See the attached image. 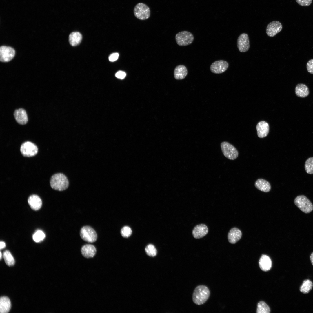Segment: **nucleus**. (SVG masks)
Segmentation results:
<instances>
[{
    "label": "nucleus",
    "instance_id": "obj_1",
    "mask_svg": "<svg viewBox=\"0 0 313 313\" xmlns=\"http://www.w3.org/2000/svg\"><path fill=\"white\" fill-rule=\"evenodd\" d=\"M210 292L208 287L204 285H199L194 289L192 294L193 302L198 305L204 303L208 299Z\"/></svg>",
    "mask_w": 313,
    "mask_h": 313
},
{
    "label": "nucleus",
    "instance_id": "obj_2",
    "mask_svg": "<svg viewBox=\"0 0 313 313\" xmlns=\"http://www.w3.org/2000/svg\"><path fill=\"white\" fill-rule=\"evenodd\" d=\"M51 187L53 189L62 191L67 189L69 184L68 180L63 174L59 173L53 175L50 180Z\"/></svg>",
    "mask_w": 313,
    "mask_h": 313
},
{
    "label": "nucleus",
    "instance_id": "obj_3",
    "mask_svg": "<svg viewBox=\"0 0 313 313\" xmlns=\"http://www.w3.org/2000/svg\"><path fill=\"white\" fill-rule=\"evenodd\" d=\"M294 203L301 210L305 213H309L313 210V205L312 203L304 195L297 196L295 199Z\"/></svg>",
    "mask_w": 313,
    "mask_h": 313
},
{
    "label": "nucleus",
    "instance_id": "obj_4",
    "mask_svg": "<svg viewBox=\"0 0 313 313\" xmlns=\"http://www.w3.org/2000/svg\"><path fill=\"white\" fill-rule=\"evenodd\" d=\"M134 13L135 17L141 20L148 19L150 15L149 7L146 4L140 3L137 4L134 9Z\"/></svg>",
    "mask_w": 313,
    "mask_h": 313
},
{
    "label": "nucleus",
    "instance_id": "obj_5",
    "mask_svg": "<svg viewBox=\"0 0 313 313\" xmlns=\"http://www.w3.org/2000/svg\"><path fill=\"white\" fill-rule=\"evenodd\" d=\"M194 37L193 34L186 31L180 32L175 36V39L177 44L180 46H185L191 44Z\"/></svg>",
    "mask_w": 313,
    "mask_h": 313
},
{
    "label": "nucleus",
    "instance_id": "obj_6",
    "mask_svg": "<svg viewBox=\"0 0 313 313\" xmlns=\"http://www.w3.org/2000/svg\"><path fill=\"white\" fill-rule=\"evenodd\" d=\"M222 152L224 155L227 158L234 160L238 156V152L236 148L228 142L224 141L221 144Z\"/></svg>",
    "mask_w": 313,
    "mask_h": 313
},
{
    "label": "nucleus",
    "instance_id": "obj_7",
    "mask_svg": "<svg viewBox=\"0 0 313 313\" xmlns=\"http://www.w3.org/2000/svg\"><path fill=\"white\" fill-rule=\"evenodd\" d=\"M80 234L81 237L83 240L89 243L94 242L97 239V235L95 231L89 226L83 227L81 229Z\"/></svg>",
    "mask_w": 313,
    "mask_h": 313
},
{
    "label": "nucleus",
    "instance_id": "obj_8",
    "mask_svg": "<svg viewBox=\"0 0 313 313\" xmlns=\"http://www.w3.org/2000/svg\"><path fill=\"white\" fill-rule=\"evenodd\" d=\"M38 148L33 143L26 141L23 143L20 147V151L23 156L31 157L36 155L38 152Z\"/></svg>",
    "mask_w": 313,
    "mask_h": 313
},
{
    "label": "nucleus",
    "instance_id": "obj_9",
    "mask_svg": "<svg viewBox=\"0 0 313 313\" xmlns=\"http://www.w3.org/2000/svg\"><path fill=\"white\" fill-rule=\"evenodd\" d=\"M15 51L12 47L2 46L0 48V60L2 62H8L13 59Z\"/></svg>",
    "mask_w": 313,
    "mask_h": 313
},
{
    "label": "nucleus",
    "instance_id": "obj_10",
    "mask_svg": "<svg viewBox=\"0 0 313 313\" xmlns=\"http://www.w3.org/2000/svg\"><path fill=\"white\" fill-rule=\"evenodd\" d=\"M229 66L228 63L226 61L219 60L216 61L210 65V69L213 73L219 74L225 72Z\"/></svg>",
    "mask_w": 313,
    "mask_h": 313
},
{
    "label": "nucleus",
    "instance_id": "obj_11",
    "mask_svg": "<svg viewBox=\"0 0 313 313\" xmlns=\"http://www.w3.org/2000/svg\"><path fill=\"white\" fill-rule=\"evenodd\" d=\"M237 46L239 51L241 52H247L250 47V41L248 34L245 33L241 34L237 39Z\"/></svg>",
    "mask_w": 313,
    "mask_h": 313
},
{
    "label": "nucleus",
    "instance_id": "obj_12",
    "mask_svg": "<svg viewBox=\"0 0 313 313\" xmlns=\"http://www.w3.org/2000/svg\"><path fill=\"white\" fill-rule=\"evenodd\" d=\"M282 25L280 22L274 21L269 23L266 28V33L270 37H273L281 31Z\"/></svg>",
    "mask_w": 313,
    "mask_h": 313
},
{
    "label": "nucleus",
    "instance_id": "obj_13",
    "mask_svg": "<svg viewBox=\"0 0 313 313\" xmlns=\"http://www.w3.org/2000/svg\"><path fill=\"white\" fill-rule=\"evenodd\" d=\"M208 231V228L207 226L205 224H201L197 225L194 227L192 233L194 238L198 239L205 236Z\"/></svg>",
    "mask_w": 313,
    "mask_h": 313
},
{
    "label": "nucleus",
    "instance_id": "obj_14",
    "mask_svg": "<svg viewBox=\"0 0 313 313\" xmlns=\"http://www.w3.org/2000/svg\"><path fill=\"white\" fill-rule=\"evenodd\" d=\"M242 233L241 231L236 228H231L228 235V241L231 244H235L241 239Z\"/></svg>",
    "mask_w": 313,
    "mask_h": 313
},
{
    "label": "nucleus",
    "instance_id": "obj_15",
    "mask_svg": "<svg viewBox=\"0 0 313 313\" xmlns=\"http://www.w3.org/2000/svg\"><path fill=\"white\" fill-rule=\"evenodd\" d=\"M256 128L258 136L259 138H263L267 135L269 127L267 122L264 121L259 122L256 126Z\"/></svg>",
    "mask_w": 313,
    "mask_h": 313
},
{
    "label": "nucleus",
    "instance_id": "obj_16",
    "mask_svg": "<svg viewBox=\"0 0 313 313\" xmlns=\"http://www.w3.org/2000/svg\"><path fill=\"white\" fill-rule=\"evenodd\" d=\"M96 252V248L91 244L85 245H83L81 249L82 254L84 257L87 258L93 257L95 255Z\"/></svg>",
    "mask_w": 313,
    "mask_h": 313
},
{
    "label": "nucleus",
    "instance_id": "obj_17",
    "mask_svg": "<svg viewBox=\"0 0 313 313\" xmlns=\"http://www.w3.org/2000/svg\"><path fill=\"white\" fill-rule=\"evenodd\" d=\"M16 121L19 124L24 125L28 121L27 115L26 111L23 109L20 108L16 110L14 114Z\"/></svg>",
    "mask_w": 313,
    "mask_h": 313
},
{
    "label": "nucleus",
    "instance_id": "obj_18",
    "mask_svg": "<svg viewBox=\"0 0 313 313\" xmlns=\"http://www.w3.org/2000/svg\"><path fill=\"white\" fill-rule=\"evenodd\" d=\"M28 202L31 208L34 210H37L41 207L42 202L38 196L32 195L28 198Z\"/></svg>",
    "mask_w": 313,
    "mask_h": 313
},
{
    "label": "nucleus",
    "instance_id": "obj_19",
    "mask_svg": "<svg viewBox=\"0 0 313 313\" xmlns=\"http://www.w3.org/2000/svg\"><path fill=\"white\" fill-rule=\"evenodd\" d=\"M188 71L186 67L183 65H179L174 69V78L176 80H182L187 76Z\"/></svg>",
    "mask_w": 313,
    "mask_h": 313
},
{
    "label": "nucleus",
    "instance_id": "obj_20",
    "mask_svg": "<svg viewBox=\"0 0 313 313\" xmlns=\"http://www.w3.org/2000/svg\"><path fill=\"white\" fill-rule=\"evenodd\" d=\"M260 267L263 271H267L269 270L272 267V261L269 256L262 255L259 262Z\"/></svg>",
    "mask_w": 313,
    "mask_h": 313
},
{
    "label": "nucleus",
    "instance_id": "obj_21",
    "mask_svg": "<svg viewBox=\"0 0 313 313\" xmlns=\"http://www.w3.org/2000/svg\"><path fill=\"white\" fill-rule=\"evenodd\" d=\"M295 91L296 95L301 98L305 97L309 94L308 88L303 83L298 84L295 87Z\"/></svg>",
    "mask_w": 313,
    "mask_h": 313
},
{
    "label": "nucleus",
    "instance_id": "obj_22",
    "mask_svg": "<svg viewBox=\"0 0 313 313\" xmlns=\"http://www.w3.org/2000/svg\"><path fill=\"white\" fill-rule=\"evenodd\" d=\"M255 186L258 189L265 192H269L271 188L270 183L266 180L262 179H259L256 181Z\"/></svg>",
    "mask_w": 313,
    "mask_h": 313
},
{
    "label": "nucleus",
    "instance_id": "obj_23",
    "mask_svg": "<svg viewBox=\"0 0 313 313\" xmlns=\"http://www.w3.org/2000/svg\"><path fill=\"white\" fill-rule=\"evenodd\" d=\"M11 307L9 299L6 296L1 297L0 299V312L1 313H7L9 312Z\"/></svg>",
    "mask_w": 313,
    "mask_h": 313
},
{
    "label": "nucleus",
    "instance_id": "obj_24",
    "mask_svg": "<svg viewBox=\"0 0 313 313\" xmlns=\"http://www.w3.org/2000/svg\"><path fill=\"white\" fill-rule=\"evenodd\" d=\"M82 39L81 34L78 32H72L69 37V41L70 44L73 46L79 44Z\"/></svg>",
    "mask_w": 313,
    "mask_h": 313
},
{
    "label": "nucleus",
    "instance_id": "obj_25",
    "mask_svg": "<svg viewBox=\"0 0 313 313\" xmlns=\"http://www.w3.org/2000/svg\"><path fill=\"white\" fill-rule=\"evenodd\" d=\"M313 286L312 282L308 279L304 280L300 288V291L304 294L309 293L312 289Z\"/></svg>",
    "mask_w": 313,
    "mask_h": 313
},
{
    "label": "nucleus",
    "instance_id": "obj_26",
    "mask_svg": "<svg viewBox=\"0 0 313 313\" xmlns=\"http://www.w3.org/2000/svg\"><path fill=\"white\" fill-rule=\"evenodd\" d=\"M3 257L6 264L9 266L13 265L15 263V260L11 253L8 250L4 252Z\"/></svg>",
    "mask_w": 313,
    "mask_h": 313
},
{
    "label": "nucleus",
    "instance_id": "obj_27",
    "mask_svg": "<svg viewBox=\"0 0 313 313\" xmlns=\"http://www.w3.org/2000/svg\"><path fill=\"white\" fill-rule=\"evenodd\" d=\"M270 309L266 303L263 301L259 302L257 305L256 312L258 313H269Z\"/></svg>",
    "mask_w": 313,
    "mask_h": 313
},
{
    "label": "nucleus",
    "instance_id": "obj_28",
    "mask_svg": "<svg viewBox=\"0 0 313 313\" xmlns=\"http://www.w3.org/2000/svg\"><path fill=\"white\" fill-rule=\"evenodd\" d=\"M305 168L307 173L313 174V157H310L306 160L305 165Z\"/></svg>",
    "mask_w": 313,
    "mask_h": 313
},
{
    "label": "nucleus",
    "instance_id": "obj_29",
    "mask_svg": "<svg viewBox=\"0 0 313 313\" xmlns=\"http://www.w3.org/2000/svg\"><path fill=\"white\" fill-rule=\"evenodd\" d=\"M145 250L146 254L150 256H154L156 255L157 253L156 248L152 244L148 245L145 248Z\"/></svg>",
    "mask_w": 313,
    "mask_h": 313
},
{
    "label": "nucleus",
    "instance_id": "obj_30",
    "mask_svg": "<svg viewBox=\"0 0 313 313\" xmlns=\"http://www.w3.org/2000/svg\"><path fill=\"white\" fill-rule=\"evenodd\" d=\"M45 237V234L42 231L38 230L34 234L33 239L35 242H39L42 241Z\"/></svg>",
    "mask_w": 313,
    "mask_h": 313
},
{
    "label": "nucleus",
    "instance_id": "obj_31",
    "mask_svg": "<svg viewBox=\"0 0 313 313\" xmlns=\"http://www.w3.org/2000/svg\"><path fill=\"white\" fill-rule=\"evenodd\" d=\"M121 233L123 237L128 238L131 234L132 231L130 227L128 226H125L121 229Z\"/></svg>",
    "mask_w": 313,
    "mask_h": 313
},
{
    "label": "nucleus",
    "instance_id": "obj_32",
    "mask_svg": "<svg viewBox=\"0 0 313 313\" xmlns=\"http://www.w3.org/2000/svg\"><path fill=\"white\" fill-rule=\"evenodd\" d=\"M299 5L304 6H308L312 3V0H296Z\"/></svg>",
    "mask_w": 313,
    "mask_h": 313
},
{
    "label": "nucleus",
    "instance_id": "obj_33",
    "mask_svg": "<svg viewBox=\"0 0 313 313\" xmlns=\"http://www.w3.org/2000/svg\"><path fill=\"white\" fill-rule=\"evenodd\" d=\"M307 71L311 74H313V59L310 60L306 64Z\"/></svg>",
    "mask_w": 313,
    "mask_h": 313
},
{
    "label": "nucleus",
    "instance_id": "obj_34",
    "mask_svg": "<svg viewBox=\"0 0 313 313\" xmlns=\"http://www.w3.org/2000/svg\"><path fill=\"white\" fill-rule=\"evenodd\" d=\"M119 54L117 53H113L110 54L109 57L110 61L113 62L116 61L118 59Z\"/></svg>",
    "mask_w": 313,
    "mask_h": 313
},
{
    "label": "nucleus",
    "instance_id": "obj_35",
    "mask_svg": "<svg viewBox=\"0 0 313 313\" xmlns=\"http://www.w3.org/2000/svg\"><path fill=\"white\" fill-rule=\"evenodd\" d=\"M115 76L118 78L123 79L126 76V73L122 71H119L115 74Z\"/></svg>",
    "mask_w": 313,
    "mask_h": 313
},
{
    "label": "nucleus",
    "instance_id": "obj_36",
    "mask_svg": "<svg viewBox=\"0 0 313 313\" xmlns=\"http://www.w3.org/2000/svg\"><path fill=\"white\" fill-rule=\"evenodd\" d=\"M0 249H2L3 248L5 247L6 245L5 243L1 241L0 242Z\"/></svg>",
    "mask_w": 313,
    "mask_h": 313
},
{
    "label": "nucleus",
    "instance_id": "obj_37",
    "mask_svg": "<svg viewBox=\"0 0 313 313\" xmlns=\"http://www.w3.org/2000/svg\"><path fill=\"white\" fill-rule=\"evenodd\" d=\"M310 258L311 263L313 265V252L310 255Z\"/></svg>",
    "mask_w": 313,
    "mask_h": 313
},
{
    "label": "nucleus",
    "instance_id": "obj_38",
    "mask_svg": "<svg viewBox=\"0 0 313 313\" xmlns=\"http://www.w3.org/2000/svg\"><path fill=\"white\" fill-rule=\"evenodd\" d=\"M2 256V255L1 252H0V258L1 259Z\"/></svg>",
    "mask_w": 313,
    "mask_h": 313
}]
</instances>
